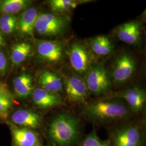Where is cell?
I'll return each instance as SVG.
<instances>
[{
    "label": "cell",
    "mask_w": 146,
    "mask_h": 146,
    "mask_svg": "<svg viewBox=\"0 0 146 146\" xmlns=\"http://www.w3.org/2000/svg\"><path fill=\"white\" fill-rule=\"evenodd\" d=\"M80 133L78 119L67 113L56 116L49 129V135L57 146H72L78 140Z\"/></svg>",
    "instance_id": "cell-1"
},
{
    "label": "cell",
    "mask_w": 146,
    "mask_h": 146,
    "mask_svg": "<svg viewBox=\"0 0 146 146\" xmlns=\"http://www.w3.org/2000/svg\"><path fill=\"white\" fill-rule=\"evenodd\" d=\"M90 119L100 122L123 120L129 115L125 104L118 100H104L91 103L84 110Z\"/></svg>",
    "instance_id": "cell-2"
},
{
    "label": "cell",
    "mask_w": 146,
    "mask_h": 146,
    "mask_svg": "<svg viewBox=\"0 0 146 146\" xmlns=\"http://www.w3.org/2000/svg\"><path fill=\"white\" fill-rule=\"evenodd\" d=\"M68 19L52 13H41L37 17L35 31L43 36H56L62 34L68 26Z\"/></svg>",
    "instance_id": "cell-3"
},
{
    "label": "cell",
    "mask_w": 146,
    "mask_h": 146,
    "mask_svg": "<svg viewBox=\"0 0 146 146\" xmlns=\"http://www.w3.org/2000/svg\"><path fill=\"white\" fill-rule=\"evenodd\" d=\"M85 83L88 92L97 96L108 92L111 86L108 72L104 66L100 64L89 68L86 72Z\"/></svg>",
    "instance_id": "cell-4"
},
{
    "label": "cell",
    "mask_w": 146,
    "mask_h": 146,
    "mask_svg": "<svg viewBox=\"0 0 146 146\" xmlns=\"http://www.w3.org/2000/svg\"><path fill=\"white\" fill-rule=\"evenodd\" d=\"M68 55L72 67L78 74L86 73L91 67L92 56L84 44L80 42L73 43Z\"/></svg>",
    "instance_id": "cell-5"
},
{
    "label": "cell",
    "mask_w": 146,
    "mask_h": 146,
    "mask_svg": "<svg viewBox=\"0 0 146 146\" xmlns=\"http://www.w3.org/2000/svg\"><path fill=\"white\" fill-rule=\"evenodd\" d=\"M136 68L134 59L128 54H122L117 58L112 70V78L117 84L127 81L132 76Z\"/></svg>",
    "instance_id": "cell-6"
},
{
    "label": "cell",
    "mask_w": 146,
    "mask_h": 146,
    "mask_svg": "<svg viewBox=\"0 0 146 146\" xmlns=\"http://www.w3.org/2000/svg\"><path fill=\"white\" fill-rule=\"evenodd\" d=\"M65 89L67 98L71 102L82 104L87 99L88 90L86 84L78 76L68 78L65 82Z\"/></svg>",
    "instance_id": "cell-7"
},
{
    "label": "cell",
    "mask_w": 146,
    "mask_h": 146,
    "mask_svg": "<svg viewBox=\"0 0 146 146\" xmlns=\"http://www.w3.org/2000/svg\"><path fill=\"white\" fill-rule=\"evenodd\" d=\"M37 52L39 56L48 62L56 63L63 56V47L61 43L48 40L38 41Z\"/></svg>",
    "instance_id": "cell-8"
},
{
    "label": "cell",
    "mask_w": 146,
    "mask_h": 146,
    "mask_svg": "<svg viewBox=\"0 0 146 146\" xmlns=\"http://www.w3.org/2000/svg\"><path fill=\"white\" fill-rule=\"evenodd\" d=\"M116 35L122 42L129 44H136L141 38L140 22L133 21L122 24L117 29Z\"/></svg>",
    "instance_id": "cell-9"
},
{
    "label": "cell",
    "mask_w": 146,
    "mask_h": 146,
    "mask_svg": "<svg viewBox=\"0 0 146 146\" xmlns=\"http://www.w3.org/2000/svg\"><path fill=\"white\" fill-rule=\"evenodd\" d=\"M115 146H141V133L135 126L125 127L117 132Z\"/></svg>",
    "instance_id": "cell-10"
},
{
    "label": "cell",
    "mask_w": 146,
    "mask_h": 146,
    "mask_svg": "<svg viewBox=\"0 0 146 146\" xmlns=\"http://www.w3.org/2000/svg\"><path fill=\"white\" fill-rule=\"evenodd\" d=\"M31 94L34 104L40 108H50L63 104L61 97L58 94L48 92L44 89H35L33 90Z\"/></svg>",
    "instance_id": "cell-11"
},
{
    "label": "cell",
    "mask_w": 146,
    "mask_h": 146,
    "mask_svg": "<svg viewBox=\"0 0 146 146\" xmlns=\"http://www.w3.org/2000/svg\"><path fill=\"white\" fill-rule=\"evenodd\" d=\"M11 119L15 125L28 129L38 128L41 125L39 115L29 110H17L11 115Z\"/></svg>",
    "instance_id": "cell-12"
},
{
    "label": "cell",
    "mask_w": 146,
    "mask_h": 146,
    "mask_svg": "<svg viewBox=\"0 0 146 146\" xmlns=\"http://www.w3.org/2000/svg\"><path fill=\"white\" fill-rule=\"evenodd\" d=\"M119 97L125 100L130 109L134 112L141 111L146 104V92L137 87L128 89L121 92L119 94Z\"/></svg>",
    "instance_id": "cell-13"
},
{
    "label": "cell",
    "mask_w": 146,
    "mask_h": 146,
    "mask_svg": "<svg viewBox=\"0 0 146 146\" xmlns=\"http://www.w3.org/2000/svg\"><path fill=\"white\" fill-rule=\"evenodd\" d=\"M11 129L15 146H39L38 136L31 129L12 125Z\"/></svg>",
    "instance_id": "cell-14"
},
{
    "label": "cell",
    "mask_w": 146,
    "mask_h": 146,
    "mask_svg": "<svg viewBox=\"0 0 146 146\" xmlns=\"http://www.w3.org/2000/svg\"><path fill=\"white\" fill-rule=\"evenodd\" d=\"M38 15L37 11L34 8H29L22 13L18 18L17 27L21 35L33 36Z\"/></svg>",
    "instance_id": "cell-15"
},
{
    "label": "cell",
    "mask_w": 146,
    "mask_h": 146,
    "mask_svg": "<svg viewBox=\"0 0 146 146\" xmlns=\"http://www.w3.org/2000/svg\"><path fill=\"white\" fill-rule=\"evenodd\" d=\"M38 84L41 88L57 94L62 91L63 84L61 78L51 71L43 70L38 76Z\"/></svg>",
    "instance_id": "cell-16"
},
{
    "label": "cell",
    "mask_w": 146,
    "mask_h": 146,
    "mask_svg": "<svg viewBox=\"0 0 146 146\" xmlns=\"http://www.w3.org/2000/svg\"><path fill=\"white\" fill-rule=\"evenodd\" d=\"M33 80L31 75L23 73L13 80V86L16 95L21 99L28 98L33 91Z\"/></svg>",
    "instance_id": "cell-17"
},
{
    "label": "cell",
    "mask_w": 146,
    "mask_h": 146,
    "mask_svg": "<svg viewBox=\"0 0 146 146\" xmlns=\"http://www.w3.org/2000/svg\"><path fill=\"white\" fill-rule=\"evenodd\" d=\"M90 48L96 55L106 56L112 52L113 44L108 37L99 35L91 40Z\"/></svg>",
    "instance_id": "cell-18"
},
{
    "label": "cell",
    "mask_w": 146,
    "mask_h": 146,
    "mask_svg": "<svg viewBox=\"0 0 146 146\" xmlns=\"http://www.w3.org/2000/svg\"><path fill=\"white\" fill-rule=\"evenodd\" d=\"M31 52L30 44L21 42L15 44L11 49V61L14 65H19L25 61Z\"/></svg>",
    "instance_id": "cell-19"
},
{
    "label": "cell",
    "mask_w": 146,
    "mask_h": 146,
    "mask_svg": "<svg viewBox=\"0 0 146 146\" xmlns=\"http://www.w3.org/2000/svg\"><path fill=\"white\" fill-rule=\"evenodd\" d=\"M31 1L27 0H3L0 1V11L4 14L14 15L26 9Z\"/></svg>",
    "instance_id": "cell-20"
},
{
    "label": "cell",
    "mask_w": 146,
    "mask_h": 146,
    "mask_svg": "<svg viewBox=\"0 0 146 146\" xmlns=\"http://www.w3.org/2000/svg\"><path fill=\"white\" fill-rule=\"evenodd\" d=\"M18 17L12 14H3L0 17V30L7 35L13 34L17 27Z\"/></svg>",
    "instance_id": "cell-21"
},
{
    "label": "cell",
    "mask_w": 146,
    "mask_h": 146,
    "mask_svg": "<svg viewBox=\"0 0 146 146\" xmlns=\"http://www.w3.org/2000/svg\"><path fill=\"white\" fill-rule=\"evenodd\" d=\"M81 2L73 0H52L49 3L52 11L63 13L75 8Z\"/></svg>",
    "instance_id": "cell-22"
},
{
    "label": "cell",
    "mask_w": 146,
    "mask_h": 146,
    "mask_svg": "<svg viewBox=\"0 0 146 146\" xmlns=\"http://www.w3.org/2000/svg\"><path fill=\"white\" fill-rule=\"evenodd\" d=\"M80 146H109L107 142L102 141L95 131H92L84 139Z\"/></svg>",
    "instance_id": "cell-23"
},
{
    "label": "cell",
    "mask_w": 146,
    "mask_h": 146,
    "mask_svg": "<svg viewBox=\"0 0 146 146\" xmlns=\"http://www.w3.org/2000/svg\"><path fill=\"white\" fill-rule=\"evenodd\" d=\"M12 106V101L8 93L0 94V115H5Z\"/></svg>",
    "instance_id": "cell-24"
},
{
    "label": "cell",
    "mask_w": 146,
    "mask_h": 146,
    "mask_svg": "<svg viewBox=\"0 0 146 146\" xmlns=\"http://www.w3.org/2000/svg\"><path fill=\"white\" fill-rule=\"evenodd\" d=\"M7 68V60L5 54L0 51V73L4 74Z\"/></svg>",
    "instance_id": "cell-25"
},
{
    "label": "cell",
    "mask_w": 146,
    "mask_h": 146,
    "mask_svg": "<svg viewBox=\"0 0 146 146\" xmlns=\"http://www.w3.org/2000/svg\"><path fill=\"white\" fill-rule=\"evenodd\" d=\"M7 93H7V89L5 87V85L3 84L0 83V94H7Z\"/></svg>",
    "instance_id": "cell-26"
},
{
    "label": "cell",
    "mask_w": 146,
    "mask_h": 146,
    "mask_svg": "<svg viewBox=\"0 0 146 146\" xmlns=\"http://www.w3.org/2000/svg\"><path fill=\"white\" fill-rule=\"evenodd\" d=\"M5 40L0 33V46H5Z\"/></svg>",
    "instance_id": "cell-27"
}]
</instances>
